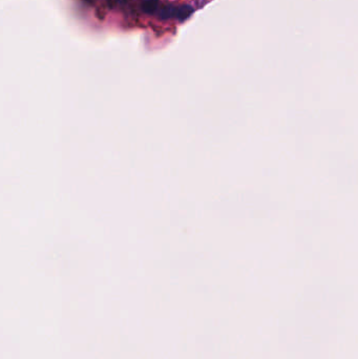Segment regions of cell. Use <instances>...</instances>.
<instances>
[{"instance_id":"obj_1","label":"cell","mask_w":358,"mask_h":359,"mask_svg":"<svg viewBox=\"0 0 358 359\" xmlns=\"http://www.w3.org/2000/svg\"><path fill=\"white\" fill-rule=\"evenodd\" d=\"M191 13H192V10H191L190 6H188V5L178 6V8H175V16L174 17L180 19V20H185V19L190 16Z\"/></svg>"},{"instance_id":"obj_2","label":"cell","mask_w":358,"mask_h":359,"mask_svg":"<svg viewBox=\"0 0 358 359\" xmlns=\"http://www.w3.org/2000/svg\"><path fill=\"white\" fill-rule=\"evenodd\" d=\"M158 9V0H145L142 4V10L146 14H154Z\"/></svg>"},{"instance_id":"obj_3","label":"cell","mask_w":358,"mask_h":359,"mask_svg":"<svg viewBox=\"0 0 358 359\" xmlns=\"http://www.w3.org/2000/svg\"><path fill=\"white\" fill-rule=\"evenodd\" d=\"M175 16V8L174 6H168V8H164L160 11V17L164 19H168Z\"/></svg>"}]
</instances>
